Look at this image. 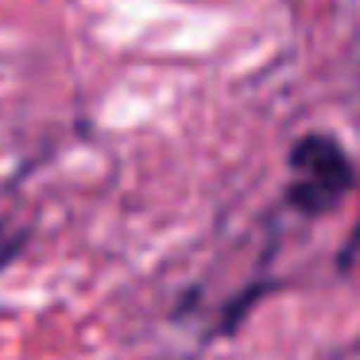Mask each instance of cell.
Listing matches in <instances>:
<instances>
[{"instance_id":"cell-1","label":"cell","mask_w":360,"mask_h":360,"mask_svg":"<svg viewBox=\"0 0 360 360\" xmlns=\"http://www.w3.org/2000/svg\"><path fill=\"white\" fill-rule=\"evenodd\" d=\"M290 171H295V182H290V205L310 217L318 213H329L356 182V171H352L349 155L341 151V143L329 140V136H302V140L290 148Z\"/></svg>"},{"instance_id":"cell-2","label":"cell","mask_w":360,"mask_h":360,"mask_svg":"<svg viewBox=\"0 0 360 360\" xmlns=\"http://www.w3.org/2000/svg\"><path fill=\"white\" fill-rule=\"evenodd\" d=\"M24 240H27V233H8V229L0 225V267H4V264H12V259L20 256Z\"/></svg>"}]
</instances>
